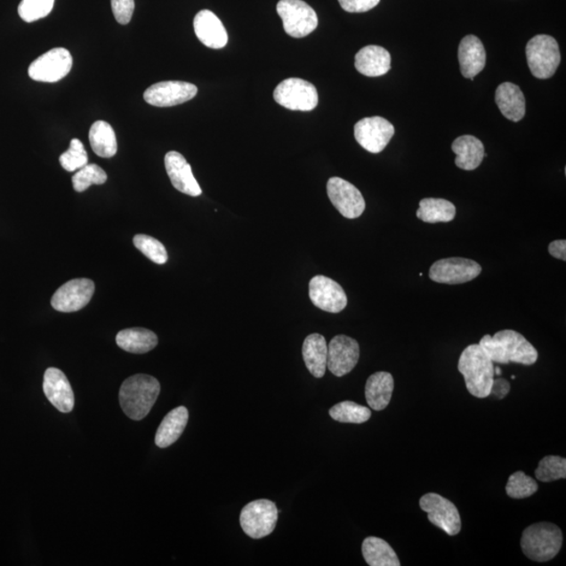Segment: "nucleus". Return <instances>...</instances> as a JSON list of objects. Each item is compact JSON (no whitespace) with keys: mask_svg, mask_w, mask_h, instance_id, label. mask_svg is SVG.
I'll list each match as a JSON object with an SVG mask.
<instances>
[{"mask_svg":"<svg viewBox=\"0 0 566 566\" xmlns=\"http://www.w3.org/2000/svg\"><path fill=\"white\" fill-rule=\"evenodd\" d=\"M90 143L94 153L100 158H109L116 156L117 143L114 128L105 121L94 122L91 127Z\"/></svg>","mask_w":566,"mask_h":566,"instance_id":"c85d7f7f","label":"nucleus"},{"mask_svg":"<svg viewBox=\"0 0 566 566\" xmlns=\"http://www.w3.org/2000/svg\"><path fill=\"white\" fill-rule=\"evenodd\" d=\"M189 420V412L186 407L180 406L171 410L164 417L156 434V445L160 448H167L175 443L184 433Z\"/></svg>","mask_w":566,"mask_h":566,"instance_id":"bb28decb","label":"nucleus"},{"mask_svg":"<svg viewBox=\"0 0 566 566\" xmlns=\"http://www.w3.org/2000/svg\"><path fill=\"white\" fill-rule=\"evenodd\" d=\"M420 506L427 513L428 521L449 536L461 532V515L449 499L436 493H427L420 499Z\"/></svg>","mask_w":566,"mask_h":566,"instance_id":"9d476101","label":"nucleus"},{"mask_svg":"<svg viewBox=\"0 0 566 566\" xmlns=\"http://www.w3.org/2000/svg\"><path fill=\"white\" fill-rule=\"evenodd\" d=\"M535 476L542 482L564 480L566 477V459L556 456L542 458L535 471Z\"/></svg>","mask_w":566,"mask_h":566,"instance_id":"72a5a7b5","label":"nucleus"},{"mask_svg":"<svg viewBox=\"0 0 566 566\" xmlns=\"http://www.w3.org/2000/svg\"><path fill=\"white\" fill-rule=\"evenodd\" d=\"M493 363L533 365L538 352L522 334L512 329L500 330L494 336H483L479 344Z\"/></svg>","mask_w":566,"mask_h":566,"instance_id":"f257e3e1","label":"nucleus"},{"mask_svg":"<svg viewBox=\"0 0 566 566\" xmlns=\"http://www.w3.org/2000/svg\"><path fill=\"white\" fill-rule=\"evenodd\" d=\"M495 101L506 119L519 122L526 115V99L521 88L511 82H505L495 93Z\"/></svg>","mask_w":566,"mask_h":566,"instance_id":"5701e85b","label":"nucleus"},{"mask_svg":"<svg viewBox=\"0 0 566 566\" xmlns=\"http://www.w3.org/2000/svg\"><path fill=\"white\" fill-rule=\"evenodd\" d=\"M458 61L465 78L474 80L486 67L487 54L480 38L468 35L461 41L458 47Z\"/></svg>","mask_w":566,"mask_h":566,"instance_id":"412c9836","label":"nucleus"},{"mask_svg":"<svg viewBox=\"0 0 566 566\" xmlns=\"http://www.w3.org/2000/svg\"><path fill=\"white\" fill-rule=\"evenodd\" d=\"M362 554L370 566H400V562L393 548L385 540L368 538L363 541Z\"/></svg>","mask_w":566,"mask_h":566,"instance_id":"7c9ffc66","label":"nucleus"},{"mask_svg":"<svg viewBox=\"0 0 566 566\" xmlns=\"http://www.w3.org/2000/svg\"><path fill=\"white\" fill-rule=\"evenodd\" d=\"M94 293L91 279H73L58 288L53 295L51 304L58 311H78L90 303Z\"/></svg>","mask_w":566,"mask_h":566,"instance_id":"2eb2a0df","label":"nucleus"},{"mask_svg":"<svg viewBox=\"0 0 566 566\" xmlns=\"http://www.w3.org/2000/svg\"><path fill=\"white\" fill-rule=\"evenodd\" d=\"M452 150L457 155L456 165L463 170L479 168L486 157L485 146L473 135H462L453 142Z\"/></svg>","mask_w":566,"mask_h":566,"instance_id":"b1692460","label":"nucleus"},{"mask_svg":"<svg viewBox=\"0 0 566 566\" xmlns=\"http://www.w3.org/2000/svg\"><path fill=\"white\" fill-rule=\"evenodd\" d=\"M133 245L143 255L157 264H165L168 261L166 247L150 235L138 234L133 238Z\"/></svg>","mask_w":566,"mask_h":566,"instance_id":"c9c22d12","label":"nucleus"},{"mask_svg":"<svg viewBox=\"0 0 566 566\" xmlns=\"http://www.w3.org/2000/svg\"><path fill=\"white\" fill-rule=\"evenodd\" d=\"M494 373L497 376H500L501 375V369L499 368H494Z\"/></svg>","mask_w":566,"mask_h":566,"instance_id":"37998d69","label":"nucleus"},{"mask_svg":"<svg viewBox=\"0 0 566 566\" xmlns=\"http://www.w3.org/2000/svg\"><path fill=\"white\" fill-rule=\"evenodd\" d=\"M54 4L55 0H21L19 14L23 21H37L49 15Z\"/></svg>","mask_w":566,"mask_h":566,"instance_id":"4c0bfd02","label":"nucleus"},{"mask_svg":"<svg viewBox=\"0 0 566 566\" xmlns=\"http://www.w3.org/2000/svg\"><path fill=\"white\" fill-rule=\"evenodd\" d=\"M528 66L538 79H548L555 75L562 61L556 39L548 35H538L527 44Z\"/></svg>","mask_w":566,"mask_h":566,"instance_id":"39448f33","label":"nucleus"},{"mask_svg":"<svg viewBox=\"0 0 566 566\" xmlns=\"http://www.w3.org/2000/svg\"><path fill=\"white\" fill-rule=\"evenodd\" d=\"M355 67L360 74L368 77H380L392 68V57L384 47L368 45L358 52Z\"/></svg>","mask_w":566,"mask_h":566,"instance_id":"4be33fe9","label":"nucleus"},{"mask_svg":"<svg viewBox=\"0 0 566 566\" xmlns=\"http://www.w3.org/2000/svg\"><path fill=\"white\" fill-rule=\"evenodd\" d=\"M73 68V57L63 47H56L44 53L31 63L28 76L34 81L55 84L67 77Z\"/></svg>","mask_w":566,"mask_h":566,"instance_id":"1a4fd4ad","label":"nucleus"},{"mask_svg":"<svg viewBox=\"0 0 566 566\" xmlns=\"http://www.w3.org/2000/svg\"><path fill=\"white\" fill-rule=\"evenodd\" d=\"M538 491V481L532 477L524 474L522 471H517L514 474H512L505 487V492L508 497L514 499L532 497Z\"/></svg>","mask_w":566,"mask_h":566,"instance_id":"f704fd0d","label":"nucleus"},{"mask_svg":"<svg viewBox=\"0 0 566 566\" xmlns=\"http://www.w3.org/2000/svg\"><path fill=\"white\" fill-rule=\"evenodd\" d=\"M339 4L349 13H364L376 8L380 0H339Z\"/></svg>","mask_w":566,"mask_h":566,"instance_id":"ea45409f","label":"nucleus"},{"mask_svg":"<svg viewBox=\"0 0 566 566\" xmlns=\"http://www.w3.org/2000/svg\"><path fill=\"white\" fill-rule=\"evenodd\" d=\"M274 99L283 108L299 111L315 109L319 101L315 85L299 78L283 80L275 88Z\"/></svg>","mask_w":566,"mask_h":566,"instance_id":"6e6552de","label":"nucleus"},{"mask_svg":"<svg viewBox=\"0 0 566 566\" xmlns=\"http://www.w3.org/2000/svg\"><path fill=\"white\" fill-rule=\"evenodd\" d=\"M327 188L330 202L342 216L355 220L363 214L367 204L357 187L344 179L332 178Z\"/></svg>","mask_w":566,"mask_h":566,"instance_id":"f8f14e48","label":"nucleus"},{"mask_svg":"<svg viewBox=\"0 0 566 566\" xmlns=\"http://www.w3.org/2000/svg\"><path fill=\"white\" fill-rule=\"evenodd\" d=\"M108 181V174L96 164H87L77 170L72 182L75 191L85 192L93 185H103Z\"/></svg>","mask_w":566,"mask_h":566,"instance_id":"473e14b6","label":"nucleus"},{"mask_svg":"<svg viewBox=\"0 0 566 566\" xmlns=\"http://www.w3.org/2000/svg\"><path fill=\"white\" fill-rule=\"evenodd\" d=\"M116 342L123 351L132 353H146L158 344V336L150 329L133 327L123 329L117 335Z\"/></svg>","mask_w":566,"mask_h":566,"instance_id":"cd10ccee","label":"nucleus"},{"mask_svg":"<svg viewBox=\"0 0 566 566\" xmlns=\"http://www.w3.org/2000/svg\"><path fill=\"white\" fill-rule=\"evenodd\" d=\"M360 358V346L349 336H336L327 345V368L336 376L350 374Z\"/></svg>","mask_w":566,"mask_h":566,"instance_id":"dca6fc26","label":"nucleus"},{"mask_svg":"<svg viewBox=\"0 0 566 566\" xmlns=\"http://www.w3.org/2000/svg\"><path fill=\"white\" fill-rule=\"evenodd\" d=\"M562 532L551 522L535 523L523 530L522 548L524 555L536 562L555 558L562 547Z\"/></svg>","mask_w":566,"mask_h":566,"instance_id":"20e7f679","label":"nucleus"},{"mask_svg":"<svg viewBox=\"0 0 566 566\" xmlns=\"http://www.w3.org/2000/svg\"><path fill=\"white\" fill-rule=\"evenodd\" d=\"M394 388L392 374L379 371L371 375L365 386V398L371 409L382 411L391 403Z\"/></svg>","mask_w":566,"mask_h":566,"instance_id":"393cba45","label":"nucleus"},{"mask_svg":"<svg viewBox=\"0 0 566 566\" xmlns=\"http://www.w3.org/2000/svg\"><path fill=\"white\" fill-rule=\"evenodd\" d=\"M63 169L69 173L79 170L88 164V156L84 143L78 139L70 141L69 149L59 158Z\"/></svg>","mask_w":566,"mask_h":566,"instance_id":"e433bc0d","label":"nucleus"},{"mask_svg":"<svg viewBox=\"0 0 566 566\" xmlns=\"http://www.w3.org/2000/svg\"><path fill=\"white\" fill-rule=\"evenodd\" d=\"M198 87L184 81H164L147 88L144 100L157 108H171L190 101L197 96Z\"/></svg>","mask_w":566,"mask_h":566,"instance_id":"ddd939ff","label":"nucleus"},{"mask_svg":"<svg viewBox=\"0 0 566 566\" xmlns=\"http://www.w3.org/2000/svg\"><path fill=\"white\" fill-rule=\"evenodd\" d=\"M303 356L306 368L310 373L320 379L327 368V344L320 334H311L305 338L303 346Z\"/></svg>","mask_w":566,"mask_h":566,"instance_id":"a878e982","label":"nucleus"},{"mask_svg":"<svg viewBox=\"0 0 566 566\" xmlns=\"http://www.w3.org/2000/svg\"><path fill=\"white\" fill-rule=\"evenodd\" d=\"M161 392L160 382L149 375H134L120 388L121 408L131 420L141 421L149 416Z\"/></svg>","mask_w":566,"mask_h":566,"instance_id":"f03ea898","label":"nucleus"},{"mask_svg":"<svg viewBox=\"0 0 566 566\" xmlns=\"http://www.w3.org/2000/svg\"><path fill=\"white\" fill-rule=\"evenodd\" d=\"M277 13L281 17L286 33L294 38L308 36L318 27L315 10L303 0H280L277 4Z\"/></svg>","mask_w":566,"mask_h":566,"instance_id":"0eeeda50","label":"nucleus"},{"mask_svg":"<svg viewBox=\"0 0 566 566\" xmlns=\"http://www.w3.org/2000/svg\"><path fill=\"white\" fill-rule=\"evenodd\" d=\"M510 391V383L505 379H501V377H498V379H494L493 381L490 394H493V396L498 400H503L508 396Z\"/></svg>","mask_w":566,"mask_h":566,"instance_id":"a19ab883","label":"nucleus"},{"mask_svg":"<svg viewBox=\"0 0 566 566\" xmlns=\"http://www.w3.org/2000/svg\"><path fill=\"white\" fill-rule=\"evenodd\" d=\"M239 519L241 529L249 538L262 539L274 532L279 509L273 501L258 499L241 510Z\"/></svg>","mask_w":566,"mask_h":566,"instance_id":"423d86ee","label":"nucleus"},{"mask_svg":"<svg viewBox=\"0 0 566 566\" xmlns=\"http://www.w3.org/2000/svg\"><path fill=\"white\" fill-rule=\"evenodd\" d=\"M111 9L120 25H128L134 12V0H111Z\"/></svg>","mask_w":566,"mask_h":566,"instance_id":"58836bf2","label":"nucleus"},{"mask_svg":"<svg viewBox=\"0 0 566 566\" xmlns=\"http://www.w3.org/2000/svg\"><path fill=\"white\" fill-rule=\"evenodd\" d=\"M456 214V206L444 198H424L416 211L418 220L428 223L450 222Z\"/></svg>","mask_w":566,"mask_h":566,"instance_id":"c756f323","label":"nucleus"},{"mask_svg":"<svg viewBox=\"0 0 566 566\" xmlns=\"http://www.w3.org/2000/svg\"><path fill=\"white\" fill-rule=\"evenodd\" d=\"M310 298L318 309L337 314L347 305L346 294L339 285L328 277L317 275L310 281Z\"/></svg>","mask_w":566,"mask_h":566,"instance_id":"f3484780","label":"nucleus"},{"mask_svg":"<svg viewBox=\"0 0 566 566\" xmlns=\"http://www.w3.org/2000/svg\"><path fill=\"white\" fill-rule=\"evenodd\" d=\"M481 267L472 259L451 257L441 259L430 268V279L444 285H462L477 279Z\"/></svg>","mask_w":566,"mask_h":566,"instance_id":"9b49d317","label":"nucleus"},{"mask_svg":"<svg viewBox=\"0 0 566 566\" xmlns=\"http://www.w3.org/2000/svg\"><path fill=\"white\" fill-rule=\"evenodd\" d=\"M165 167H166L171 184L176 190L193 198L199 197L203 193L202 188L194 178L190 164L180 152L169 151L165 156Z\"/></svg>","mask_w":566,"mask_h":566,"instance_id":"6ab92c4d","label":"nucleus"},{"mask_svg":"<svg viewBox=\"0 0 566 566\" xmlns=\"http://www.w3.org/2000/svg\"><path fill=\"white\" fill-rule=\"evenodd\" d=\"M548 252L553 257L557 259H562V261H566V240L560 239L552 241L550 246H548Z\"/></svg>","mask_w":566,"mask_h":566,"instance_id":"79ce46f5","label":"nucleus"},{"mask_svg":"<svg viewBox=\"0 0 566 566\" xmlns=\"http://www.w3.org/2000/svg\"><path fill=\"white\" fill-rule=\"evenodd\" d=\"M329 416L333 420L340 423L363 424L371 416L368 407L359 405L352 400H344L330 408Z\"/></svg>","mask_w":566,"mask_h":566,"instance_id":"2f4dec72","label":"nucleus"},{"mask_svg":"<svg viewBox=\"0 0 566 566\" xmlns=\"http://www.w3.org/2000/svg\"><path fill=\"white\" fill-rule=\"evenodd\" d=\"M194 32L200 43L220 50L228 44V34L220 19L209 10L198 12L193 21Z\"/></svg>","mask_w":566,"mask_h":566,"instance_id":"aec40b11","label":"nucleus"},{"mask_svg":"<svg viewBox=\"0 0 566 566\" xmlns=\"http://www.w3.org/2000/svg\"><path fill=\"white\" fill-rule=\"evenodd\" d=\"M394 127L382 117H365L355 125V138L365 150L380 153L392 139Z\"/></svg>","mask_w":566,"mask_h":566,"instance_id":"4468645a","label":"nucleus"},{"mask_svg":"<svg viewBox=\"0 0 566 566\" xmlns=\"http://www.w3.org/2000/svg\"><path fill=\"white\" fill-rule=\"evenodd\" d=\"M458 370L464 376L465 386L472 396L479 399L491 396L494 363L480 344L469 345L462 352Z\"/></svg>","mask_w":566,"mask_h":566,"instance_id":"7ed1b4c3","label":"nucleus"},{"mask_svg":"<svg viewBox=\"0 0 566 566\" xmlns=\"http://www.w3.org/2000/svg\"><path fill=\"white\" fill-rule=\"evenodd\" d=\"M44 392L47 400L56 409L63 414L73 411L75 406L74 392L63 371L55 368L45 370Z\"/></svg>","mask_w":566,"mask_h":566,"instance_id":"a211bd4d","label":"nucleus"}]
</instances>
